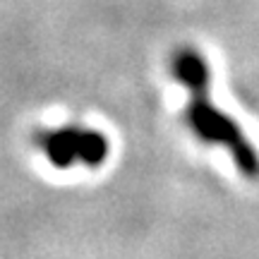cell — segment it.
<instances>
[{
    "label": "cell",
    "instance_id": "6da1fadb",
    "mask_svg": "<svg viewBox=\"0 0 259 259\" xmlns=\"http://www.w3.org/2000/svg\"><path fill=\"white\" fill-rule=\"evenodd\" d=\"M173 74L187 92V125L206 144L228 151L242 176L259 178V154L240 125L213 103L209 94V65L194 48H180L173 58Z\"/></svg>",
    "mask_w": 259,
    "mask_h": 259
},
{
    "label": "cell",
    "instance_id": "7a4b0ae2",
    "mask_svg": "<svg viewBox=\"0 0 259 259\" xmlns=\"http://www.w3.org/2000/svg\"><path fill=\"white\" fill-rule=\"evenodd\" d=\"M36 144L48 161L60 170L74 166L99 168L108 156V139L99 130L82 125L44 130L36 137Z\"/></svg>",
    "mask_w": 259,
    "mask_h": 259
}]
</instances>
